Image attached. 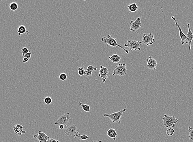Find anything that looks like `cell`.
Returning <instances> with one entry per match:
<instances>
[{
  "label": "cell",
  "instance_id": "cell-1",
  "mask_svg": "<svg viewBox=\"0 0 193 142\" xmlns=\"http://www.w3.org/2000/svg\"><path fill=\"white\" fill-rule=\"evenodd\" d=\"M126 110H127V108H125L119 112H116L113 114H104V116L105 117H108L110 120L112 121L113 123L116 122L118 124H120L121 122V117L123 115V113L125 112Z\"/></svg>",
  "mask_w": 193,
  "mask_h": 142
},
{
  "label": "cell",
  "instance_id": "cell-2",
  "mask_svg": "<svg viewBox=\"0 0 193 142\" xmlns=\"http://www.w3.org/2000/svg\"><path fill=\"white\" fill-rule=\"evenodd\" d=\"M163 120L164 126L166 128H174L175 124L178 121V120L175 118V117L169 116L167 115H164V118H162Z\"/></svg>",
  "mask_w": 193,
  "mask_h": 142
},
{
  "label": "cell",
  "instance_id": "cell-3",
  "mask_svg": "<svg viewBox=\"0 0 193 142\" xmlns=\"http://www.w3.org/2000/svg\"><path fill=\"white\" fill-rule=\"evenodd\" d=\"M102 42H104V43L107 44L108 45L112 46V47H116V46H118L119 48H121L124 50L127 54H128L129 52H130L129 51L126 50L125 48H124L123 46H121V45H119L117 43L116 39L112 37L110 35H108V38L105 37H102Z\"/></svg>",
  "mask_w": 193,
  "mask_h": 142
},
{
  "label": "cell",
  "instance_id": "cell-4",
  "mask_svg": "<svg viewBox=\"0 0 193 142\" xmlns=\"http://www.w3.org/2000/svg\"><path fill=\"white\" fill-rule=\"evenodd\" d=\"M64 133L69 137L72 138H78L80 135L75 124H71L67 127L65 129Z\"/></svg>",
  "mask_w": 193,
  "mask_h": 142
},
{
  "label": "cell",
  "instance_id": "cell-5",
  "mask_svg": "<svg viewBox=\"0 0 193 142\" xmlns=\"http://www.w3.org/2000/svg\"><path fill=\"white\" fill-rule=\"evenodd\" d=\"M70 119V114L69 112L65 113L61 116L54 123L55 125L63 124L65 126V129L67 127L68 124Z\"/></svg>",
  "mask_w": 193,
  "mask_h": 142
},
{
  "label": "cell",
  "instance_id": "cell-6",
  "mask_svg": "<svg viewBox=\"0 0 193 142\" xmlns=\"http://www.w3.org/2000/svg\"><path fill=\"white\" fill-rule=\"evenodd\" d=\"M128 72L125 64H120L115 67L112 74L113 76L117 75L119 76H124Z\"/></svg>",
  "mask_w": 193,
  "mask_h": 142
},
{
  "label": "cell",
  "instance_id": "cell-7",
  "mask_svg": "<svg viewBox=\"0 0 193 142\" xmlns=\"http://www.w3.org/2000/svg\"><path fill=\"white\" fill-rule=\"evenodd\" d=\"M142 43V41L128 40L124 46L130 48V51H140V46Z\"/></svg>",
  "mask_w": 193,
  "mask_h": 142
},
{
  "label": "cell",
  "instance_id": "cell-8",
  "mask_svg": "<svg viewBox=\"0 0 193 142\" xmlns=\"http://www.w3.org/2000/svg\"><path fill=\"white\" fill-rule=\"evenodd\" d=\"M142 43L147 46L153 45L155 42L154 35L151 33L149 34H143Z\"/></svg>",
  "mask_w": 193,
  "mask_h": 142
},
{
  "label": "cell",
  "instance_id": "cell-9",
  "mask_svg": "<svg viewBox=\"0 0 193 142\" xmlns=\"http://www.w3.org/2000/svg\"><path fill=\"white\" fill-rule=\"evenodd\" d=\"M130 30L131 31L136 32L137 30H139L141 27V22L140 21V18L138 17L135 21H131L130 22Z\"/></svg>",
  "mask_w": 193,
  "mask_h": 142
},
{
  "label": "cell",
  "instance_id": "cell-10",
  "mask_svg": "<svg viewBox=\"0 0 193 142\" xmlns=\"http://www.w3.org/2000/svg\"><path fill=\"white\" fill-rule=\"evenodd\" d=\"M109 71L107 68L105 67L102 66H100V70L99 72L98 76L101 77L102 79L103 83H104L108 77Z\"/></svg>",
  "mask_w": 193,
  "mask_h": 142
},
{
  "label": "cell",
  "instance_id": "cell-11",
  "mask_svg": "<svg viewBox=\"0 0 193 142\" xmlns=\"http://www.w3.org/2000/svg\"><path fill=\"white\" fill-rule=\"evenodd\" d=\"M33 137L34 139H38L39 142H48L50 139V138L41 131H39L38 133L34 135Z\"/></svg>",
  "mask_w": 193,
  "mask_h": 142
},
{
  "label": "cell",
  "instance_id": "cell-12",
  "mask_svg": "<svg viewBox=\"0 0 193 142\" xmlns=\"http://www.w3.org/2000/svg\"><path fill=\"white\" fill-rule=\"evenodd\" d=\"M188 29V32L187 34V38L185 39V42L187 44H189V50H191V44H192V41L193 39V34L191 31L190 28V24H188L187 25Z\"/></svg>",
  "mask_w": 193,
  "mask_h": 142
},
{
  "label": "cell",
  "instance_id": "cell-13",
  "mask_svg": "<svg viewBox=\"0 0 193 142\" xmlns=\"http://www.w3.org/2000/svg\"><path fill=\"white\" fill-rule=\"evenodd\" d=\"M157 65L158 63L157 61L152 57H149V58L147 60V67L148 69L155 70Z\"/></svg>",
  "mask_w": 193,
  "mask_h": 142
},
{
  "label": "cell",
  "instance_id": "cell-14",
  "mask_svg": "<svg viewBox=\"0 0 193 142\" xmlns=\"http://www.w3.org/2000/svg\"><path fill=\"white\" fill-rule=\"evenodd\" d=\"M171 19L173 20V21L175 22V25H176V26L177 27L178 30H179V34H180V38L181 39V43H182V45H184L185 43V39L187 38V36H186V35H185V34L182 31V30L181 29V28H180L179 24L177 23V20H176V19H175L174 16H172Z\"/></svg>",
  "mask_w": 193,
  "mask_h": 142
},
{
  "label": "cell",
  "instance_id": "cell-15",
  "mask_svg": "<svg viewBox=\"0 0 193 142\" xmlns=\"http://www.w3.org/2000/svg\"><path fill=\"white\" fill-rule=\"evenodd\" d=\"M13 130L15 134L17 136H20L22 134L26 133V131L24 130V127L21 124H14L13 126Z\"/></svg>",
  "mask_w": 193,
  "mask_h": 142
},
{
  "label": "cell",
  "instance_id": "cell-16",
  "mask_svg": "<svg viewBox=\"0 0 193 142\" xmlns=\"http://www.w3.org/2000/svg\"><path fill=\"white\" fill-rule=\"evenodd\" d=\"M106 134L109 138L113 139L114 141H115L118 138V134L115 129H110L106 131Z\"/></svg>",
  "mask_w": 193,
  "mask_h": 142
},
{
  "label": "cell",
  "instance_id": "cell-17",
  "mask_svg": "<svg viewBox=\"0 0 193 142\" xmlns=\"http://www.w3.org/2000/svg\"><path fill=\"white\" fill-rule=\"evenodd\" d=\"M108 59L113 63H117L121 60V57L118 55L113 54V55H111L110 57H109Z\"/></svg>",
  "mask_w": 193,
  "mask_h": 142
},
{
  "label": "cell",
  "instance_id": "cell-18",
  "mask_svg": "<svg viewBox=\"0 0 193 142\" xmlns=\"http://www.w3.org/2000/svg\"><path fill=\"white\" fill-rule=\"evenodd\" d=\"M98 68L96 67H94L91 65H89L88 66L87 68V70H86V76L87 77L88 76H91L92 75V72L94 70H96Z\"/></svg>",
  "mask_w": 193,
  "mask_h": 142
},
{
  "label": "cell",
  "instance_id": "cell-19",
  "mask_svg": "<svg viewBox=\"0 0 193 142\" xmlns=\"http://www.w3.org/2000/svg\"><path fill=\"white\" fill-rule=\"evenodd\" d=\"M128 7L129 11L132 12H135L138 9V6L136 3L130 4L128 6Z\"/></svg>",
  "mask_w": 193,
  "mask_h": 142
},
{
  "label": "cell",
  "instance_id": "cell-20",
  "mask_svg": "<svg viewBox=\"0 0 193 142\" xmlns=\"http://www.w3.org/2000/svg\"><path fill=\"white\" fill-rule=\"evenodd\" d=\"M17 32L18 33V35L20 36L22 34H24L25 33L29 32V31H27V28L25 26L23 25H21L19 26L17 30Z\"/></svg>",
  "mask_w": 193,
  "mask_h": 142
},
{
  "label": "cell",
  "instance_id": "cell-21",
  "mask_svg": "<svg viewBox=\"0 0 193 142\" xmlns=\"http://www.w3.org/2000/svg\"><path fill=\"white\" fill-rule=\"evenodd\" d=\"M78 105L79 106H81L82 109L84 112H89L91 111L90 110V107L89 105H86V104H83L82 102H79Z\"/></svg>",
  "mask_w": 193,
  "mask_h": 142
},
{
  "label": "cell",
  "instance_id": "cell-22",
  "mask_svg": "<svg viewBox=\"0 0 193 142\" xmlns=\"http://www.w3.org/2000/svg\"><path fill=\"white\" fill-rule=\"evenodd\" d=\"M9 7L10 9L12 11H16L18 8V4L16 2L11 3Z\"/></svg>",
  "mask_w": 193,
  "mask_h": 142
},
{
  "label": "cell",
  "instance_id": "cell-23",
  "mask_svg": "<svg viewBox=\"0 0 193 142\" xmlns=\"http://www.w3.org/2000/svg\"><path fill=\"white\" fill-rule=\"evenodd\" d=\"M188 131L189 132V138L190 141L193 140V128L190 126H189L188 128Z\"/></svg>",
  "mask_w": 193,
  "mask_h": 142
},
{
  "label": "cell",
  "instance_id": "cell-24",
  "mask_svg": "<svg viewBox=\"0 0 193 142\" xmlns=\"http://www.w3.org/2000/svg\"><path fill=\"white\" fill-rule=\"evenodd\" d=\"M78 73L80 76H83V75H86V71L83 68H78Z\"/></svg>",
  "mask_w": 193,
  "mask_h": 142
},
{
  "label": "cell",
  "instance_id": "cell-25",
  "mask_svg": "<svg viewBox=\"0 0 193 142\" xmlns=\"http://www.w3.org/2000/svg\"><path fill=\"white\" fill-rule=\"evenodd\" d=\"M52 99L50 97L47 96L44 99V102L46 105H49L52 103Z\"/></svg>",
  "mask_w": 193,
  "mask_h": 142
},
{
  "label": "cell",
  "instance_id": "cell-26",
  "mask_svg": "<svg viewBox=\"0 0 193 142\" xmlns=\"http://www.w3.org/2000/svg\"><path fill=\"white\" fill-rule=\"evenodd\" d=\"M175 132L174 129L173 128H168L166 130V133L167 135L168 136H172L173 135Z\"/></svg>",
  "mask_w": 193,
  "mask_h": 142
},
{
  "label": "cell",
  "instance_id": "cell-27",
  "mask_svg": "<svg viewBox=\"0 0 193 142\" xmlns=\"http://www.w3.org/2000/svg\"><path fill=\"white\" fill-rule=\"evenodd\" d=\"M67 75L65 73H61L59 75V79L62 81H65L67 79Z\"/></svg>",
  "mask_w": 193,
  "mask_h": 142
},
{
  "label": "cell",
  "instance_id": "cell-28",
  "mask_svg": "<svg viewBox=\"0 0 193 142\" xmlns=\"http://www.w3.org/2000/svg\"><path fill=\"white\" fill-rule=\"evenodd\" d=\"M78 138L80 141H84V140L89 139L90 137L86 135H80V134Z\"/></svg>",
  "mask_w": 193,
  "mask_h": 142
},
{
  "label": "cell",
  "instance_id": "cell-29",
  "mask_svg": "<svg viewBox=\"0 0 193 142\" xmlns=\"http://www.w3.org/2000/svg\"><path fill=\"white\" fill-rule=\"evenodd\" d=\"M29 49L28 48H26V47H24V48H22V56L24 57L26 54L29 53Z\"/></svg>",
  "mask_w": 193,
  "mask_h": 142
},
{
  "label": "cell",
  "instance_id": "cell-30",
  "mask_svg": "<svg viewBox=\"0 0 193 142\" xmlns=\"http://www.w3.org/2000/svg\"><path fill=\"white\" fill-rule=\"evenodd\" d=\"M32 53H31V51H29V53H27L24 56V57L27 58L29 59H30L31 58V57Z\"/></svg>",
  "mask_w": 193,
  "mask_h": 142
},
{
  "label": "cell",
  "instance_id": "cell-31",
  "mask_svg": "<svg viewBox=\"0 0 193 142\" xmlns=\"http://www.w3.org/2000/svg\"><path fill=\"white\" fill-rule=\"evenodd\" d=\"M48 142H61L55 139H50L48 140Z\"/></svg>",
  "mask_w": 193,
  "mask_h": 142
},
{
  "label": "cell",
  "instance_id": "cell-32",
  "mask_svg": "<svg viewBox=\"0 0 193 142\" xmlns=\"http://www.w3.org/2000/svg\"><path fill=\"white\" fill-rule=\"evenodd\" d=\"M29 59L27 58L26 57H24V59L23 60V62L24 63H27V62L29 61Z\"/></svg>",
  "mask_w": 193,
  "mask_h": 142
},
{
  "label": "cell",
  "instance_id": "cell-33",
  "mask_svg": "<svg viewBox=\"0 0 193 142\" xmlns=\"http://www.w3.org/2000/svg\"><path fill=\"white\" fill-rule=\"evenodd\" d=\"M59 128L60 129H63L65 128V126L63 124H61L59 125Z\"/></svg>",
  "mask_w": 193,
  "mask_h": 142
},
{
  "label": "cell",
  "instance_id": "cell-34",
  "mask_svg": "<svg viewBox=\"0 0 193 142\" xmlns=\"http://www.w3.org/2000/svg\"><path fill=\"white\" fill-rule=\"evenodd\" d=\"M93 142H103L102 141H93Z\"/></svg>",
  "mask_w": 193,
  "mask_h": 142
}]
</instances>
